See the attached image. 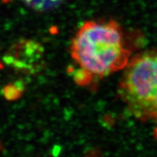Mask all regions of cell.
<instances>
[{
    "instance_id": "1",
    "label": "cell",
    "mask_w": 157,
    "mask_h": 157,
    "mask_svg": "<svg viewBox=\"0 0 157 157\" xmlns=\"http://www.w3.org/2000/svg\"><path fill=\"white\" fill-rule=\"evenodd\" d=\"M70 50L78 66L73 76L80 85L124 69L130 56L122 30L113 21L84 23L72 39Z\"/></svg>"
},
{
    "instance_id": "4",
    "label": "cell",
    "mask_w": 157,
    "mask_h": 157,
    "mask_svg": "<svg viewBox=\"0 0 157 157\" xmlns=\"http://www.w3.org/2000/svg\"><path fill=\"white\" fill-rule=\"evenodd\" d=\"M16 86H14L13 87H7L6 88V97L9 98H13L14 97H17L18 94V88Z\"/></svg>"
},
{
    "instance_id": "5",
    "label": "cell",
    "mask_w": 157,
    "mask_h": 157,
    "mask_svg": "<svg viewBox=\"0 0 157 157\" xmlns=\"http://www.w3.org/2000/svg\"><path fill=\"white\" fill-rule=\"evenodd\" d=\"M156 119H157V118H156ZM154 135H155V136H156V139H157V123H156V127H155V129H154Z\"/></svg>"
},
{
    "instance_id": "6",
    "label": "cell",
    "mask_w": 157,
    "mask_h": 157,
    "mask_svg": "<svg viewBox=\"0 0 157 157\" xmlns=\"http://www.w3.org/2000/svg\"><path fill=\"white\" fill-rule=\"evenodd\" d=\"M2 68V64L0 63V68Z\"/></svg>"
},
{
    "instance_id": "2",
    "label": "cell",
    "mask_w": 157,
    "mask_h": 157,
    "mask_svg": "<svg viewBox=\"0 0 157 157\" xmlns=\"http://www.w3.org/2000/svg\"><path fill=\"white\" fill-rule=\"evenodd\" d=\"M130 114L142 121L157 118V50L137 54L124 68L118 87Z\"/></svg>"
},
{
    "instance_id": "3",
    "label": "cell",
    "mask_w": 157,
    "mask_h": 157,
    "mask_svg": "<svg viewBox=\"0 0 157 157\" xmlns=\"http://www.w3.org/2000/svg\"><path fill=\"white\" fill-rule=\"evenodd\" d=\"M30 8L39 12L50 11L61 5L66 0H21Z\"/></svg>"
}]
</instances>
